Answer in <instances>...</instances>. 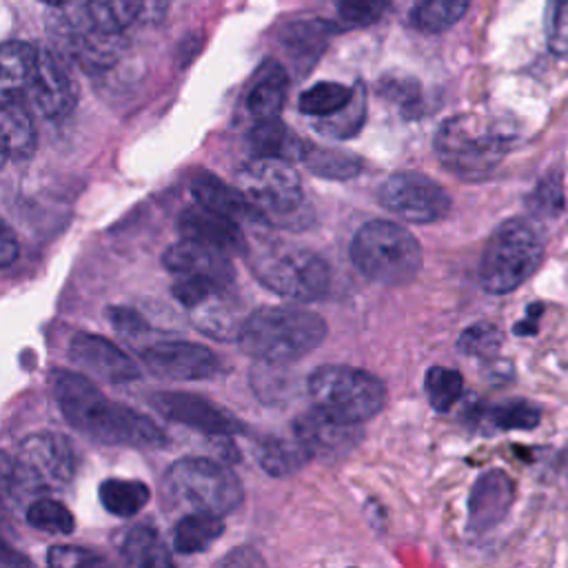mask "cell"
<instances>
[{
    "label": "cell",
    "instance_id": "30",
    "mask_svg": "<svg viewBox=\"0 0 568 568\" xmlns=\"http://www.w3.org/2000/svg\"><path fill=\"white\" fill-rule=\"evenodd\" d=\"M98 497L111 515L131 517L146 506L151 490L138 479H104L98 488Z\"/></svg>",
    "mask_w": 568,
    "mask_h": 568
},
{
    "label": "cell",
    "instance_id": "27",
    "mask_svg": "<svg viewBox=\"0 0 568 568\" xmlns=\"http://www.w3.org/2000/svg\"><path fill=\"white\" fill-rule=\"evenodd\" d=\"M224 532L222 515L186 513L173 530V548L180 555L204 552Z\"/></svg>",
    "mask_w": 568,
    "mask_h": 568
},
{
    "label": "cell",
    "instance_id": "15",
    "mask_svg": "<svg viewBox=\"0 0 568 568\" xmlns=\"http://www.w3.org/2000/svg\"><path fill=\"white\" fill-rule=\"evenodd\" d=\"M69 359L84 375L109 384H124L140 377L138 364L102 335L75 333L69 342Z\"/></svg>",
    "mask_w": 568,
    "mask_h": 568
},
{
    "label": "cell",
    "instance_id": "1",
    "mask_svg": "<svg viewBox=\"0 0 568 568\" xmlns=\"http://www.w3.org/2000/svg\"><path fill=\"white\" fill-rule=\"evenodd\" d=\"M49 386L64 419L87 437L131 448H158L166 442L151 417L104 397L87 375L53 368Z\"/></svg>",
    "mask_w": 568,
    "mask_h": 568
},
{
    "label": "cell",
    "instance_id": "47",
    "mask_svg": "<svg viewBox=\"0 0 568 568\" xmlns=\"http://www.w3.org/2000/svg\"><path fill=\"white\" fill-rule=\"evenodd\" d=\"M113 328L118 333H122L124 337L129 339H135L138 335H144L149 331V324L144 322V317L140 313H135L133 308H126V306H111L106 311Z\"/></svg>",
    "mask_w": 568,
    "mask_h": 568
},
{
    "label": "cell",
    "instance_id": "26",
    "mask_svg": "<svg viewBox=\"0 0 568 568\" xmlns=\"http://www.w3.org/2000/svg\"><path fill=\"white\" fill-rule=\"evenodd\" d=\"M120 557L129 566H171L173 559L151 526H131L120 537Z\"/></svg>",
    "mask_w": 568,
    "mask_h": 568
},
{
    "label": "cell",
    "instance_id": "49",
    "mask_svg": "<svg viewBox=\"0 0 568 568\" xmlns=\"http://www.w3.org/2000/svg\"><path fill=\"white\" fill-rule=\"evenodd\" d=\"M16 257H18V240H16L13 231L4 224L2 233H0V264L7 268L13 264Z\"/></svg>",
    "mask_w": 568,
    "mask_h": 568
},
{
    "label": "cell",
    "instance_id": "36",
    "mask_svg": "<svg viewBox=\"0 0 568 568\" xmlns=\"http://www.w3.org/2000/svg\"><path fill=\"white\" fill-rule=\"evenodd\" d=\"M424 388H426L428 404H430L437 413H446V410H450L453 404L462 397L464 377H462V373L455 371V368L433 366V368H428V373H426Z\"/></svg>",
    "mask_w": 568,
    "mask_h": 568
},
{
    "label": "cell",
    "instance_id": "7",
    "mask_svg": "<svg viewBox=\"0 0 568 568\" xmlns=\"http://www.w3.org/2000/svg\"><path fill=\"white\" fill-rule=\"evenodd\" d=\"M308 395L315 408L344 424H362L386 404V386L364 368L326 364L311 373Z\"/></svg>",
    "mask_w": 568,
    "mask_h": 568
},
{
    "label": "cell",
    "instance_id": "41",
    "mask_svg": "<svg viewBox=\"0 0 568 568\" xmlns=\"http://www.w3.org/2000/svg\"><path fill=\"white\" fill-rule=\"evenodd\" d=\"M504 344V333L490 324V322H477L470 324L468 328L462 331L457 339V348L466 357H477V359H490L499 353Z\"/></svg>",
    "mask_w": 568,
    "mask_h": 568
},
{
    "label": "cell",
    "instance_id": "14",
    "mask_svg": "<svg viewBox=\"0 0 568 568\" xmlns=\"http://www.w3.org/2000/svg\"><path fill=\"white\" fill-rule=\"evenodd\" d=\"M151 406L169 422H178L211 437L244 433V424L235 415L226 413L224 408L200 395L158 393L151 397Z\"/></svg>",
    "mask_w": 568,
    "mask_h": 568
},
{
    "label": "cell",
    "instance_id": "12",
    "mask_svg": "<svg viewBox=\"0 0 568 568\" xmlns=\"http://www.w3.org/2000/svg\"><path fill=\"white\" fill-rule=\"evenodd\" d=\"M55 38L64 53L91 73L115 64L124 49L122 33L100 29L82 7L73 18H55Z\"/></svg>",
    "mask_w": 568,
    "mask_h": 568
},
{
    "label": "cell",
    "instance_id": "35",
    "mask_svg": "<svg viewBox=\"0 0 568 568\" xmlns=\"http://www.w3.org/2000/svg\"><path fill=\"white\" fill-rule=\"evenodd\" d=\"M470 0H422L413 13V22L428 33L450 29L466 13Z\"/></svg>",
    "mask_w": 568,
    "mask_h": 568
},
{
    "label": "cell",
    "instance_id": "11",
    "mask_svg": "<svg viewBox=\"0 0 568 568\" xmlns=\"http://www.w3.org/2000/svg\"><path fill=\"white\" fill-rule=\"evenodd\" d=\"M379 204L410 224H430L450 211V195L419 171L388 175L377 189Z\"/></svg>",
    "mask_w": 568,
    "mask_h": 568
},
{
    "label": "cell",
    "instance_id": "45",
    "mask_svg": "<svg viewBox=\"0 0 568 568\" xmlns=\"http://www.w3.org/2000/svg\"><path fill=\"white\" fill-rule=\"evenodd\" d=\"M47 564L58 568H73V566H95L102 564V557L78 546H51L47 552Z\"/></svg>",
    "mask_w": 568,
    "mask_h": 568
},
{
    "label": "cell",
    "instance_id": "44",
    "mask_svg": "<svg viewBox=\"0 0 568 568\" xmlns=\"http://www.w3.org/2000/svg\"><path fill=\"white\" fill-rule=\"evenodd\" d=\"M337 16L348 27H368L388 9V0H335Z\"/></svg>",
    "mask_w": 568,
    "mask_h": 568
},
{
    "label": "cell",
    "instance_id": "6",
    "mask_svg": "<svg viewBox=\"0 0 568 568\" xmlns=\"http://www.w3.org/2000/svg\"><path fill=\"white\" fill-rule=\"evenodd\" d=\"M422 246L402 224L371 220L351 242V260L371 282L384 286L408 284L422 268Z\"/></svg>",
    "mask_w": 568,
    "mask_h": 568
},
{
    "label": "cell",
    "instance_id": "16",
    "mask_svg": "<svg viewBox=\"0 0 568 568\" xmlns=\"http://www.w3.org/2000/svg\"><path fill=\"white\" fill-rule=\"evenodd\" d=\"M31 104L47 120L67 118L78 102V87L64 64L49 51H40L36 69L24 89Z\"/></svg>",
    "mask_w": 568,
    "mask_h": 568
},
{
    "label": "cell",
    "instance_id": "40",
    "mask_svg": "<svg viewBox=\"0 0 568 568\" xmlns=\"http://www.w3.org/2000/svg\"><path fill=\"white\" fill-rule=\"evenodd\" d=\"M288 364H268V362H257L251 375L253 390L264 399V402H282L288 399L295 382L286 371Z\"/></svg>",
    "mask_w": 568,
    "mask_h": 568
},
{
    "label": "cell",
    "instance_id": "20",
    "mask_svg": "<svg viewBox=\"0 0 568 568\" xmlns=\"http://www.w3.org/2000/svg\"><path fill=\"white\" fill-rule=\"evenodd\" d=\"M178 231L182 233V237L204 242L229 255L246 253V237L240 229V222L200 202L182 209V213L178 215Z\"/></svg>",
    "mask_w": 568,
    "mask_h": 568
},
{
    "label": "cell",
    "instance_id": "32",
    "mask_svg": "<svg viewBox=\"0 0 568 568\" xmlns=\"http://www.w3.org/2000/svg\"><path fill=\"white\" fill-rule=\"evenodd\" d=\"M80 7L100 29L124 33V29L142 16L144 0H82Z\"/></svg>",
    "mask_w": 568,
    "mask_h": 568
},
{
    "label": "cell",
    "instance_id": "39",
    "mask_svg": "<svg viewBox=\"0 0 568 568\" xmlns=\"http://www.w3.org/2000/svg\"><path fill=\"white\" fill-rule=\"evenodd\" d=\"M532 217H557L564 211V182L559 171H548L526 197Z\"/></svg>",
    "mask_w": 568,
    "mask_h": 568
},
{
    "label": "cell",
    "instance_id": "29",
    "mask_svg": "<svg viewBox=\"0 0 568 568\" xmlns=\"http://www.w3.org/2000/svg\"><path fill=\"white\" fill-rule=\"evenodd\" d=\"M255 457L260 462V466L273 475V477H288L293 473H297L308 457V453L304 450V446L293 437V442L284 439V437H262L255 446Z\"/></svg>",
    "mask_w": 568,
    "mask_h": 568
},
{
    "label": "cell",
    "instance_id": "34",
    "mask_svg": "<svg viewBox=\"0 0 568 568\" xmlns=\"http://www.w3.org/2000/svg\"><path fill=\"white\" fill-rule=\"evenodd\" d=\"M486 419L497 430H532L541 419V410L537 404L515 397L493 404Z\"/></svg>",
    "mask_w": 568,
    "mask_h": 568
},
{
    "label": "cell",
    "instance_id": "31",
    "mask_svg": "<svg viewBox=\"0 0 568 568\" xmlns=\"http://www.w3.org/2000/svg\"><path fill=\"white\" fill-rule=\"evenodd\" d=\"M302 164L324 180H348L362 171V160L355 153L313 144H308Z\"/></svg>",
    "mask_w": 568,
    "mask_h": 568
},
{
    "label": "cell",
    "instance_id": "38",
    "mask_svg": "<svg viewBox=\"0 0 568 568\" xmlns=\"http://www.w3.org/2000/svg\"><path fill=\"white\" fill-rule=\"evenodd\" d=\"M364 115H366V100H364V91L357 89L344 109H339L337 113H333L328 118H320L315 129L328 138L346 140V138H353L362 129Z\"/></svg>",
    "mask_w": 568,
    "mask_h": 568
},
{
    "label": "cell",
    "instance_id": "37",
    "mask_svg": "<svg viewBox=\"0 0 568 568\" xmlns=\"http://www.w3.org/2000/svg\"><path fill=\"white\" fill-rule=\"evenodd\" d=\"M27 521L29 526L51 535H71L75 528V519L71 510L62 501L51 497L33 499L27 508Z\"/></svg>",
    "mask_w": 568,
    "mask_h": 568
},
{
    "label": "cell",
    "instance_id": "18",
    "mask_svg": "<svg viewBox=\"0 0 568 568\" xmlns=\"http://www.w3.org/2000/svg\"><path fill=\"white\" fill-rule=\"evenodd\" d=\"M162 264L173 277H200L222 286H233L235 280V266L229 253L191 237L171 244L162 255Z\"/></svg>",
    "mask_w": 568,
    "mask_h": 568
},
{
    "label": "cell",
    "instance_id": "33",
    "mask_svg": "<svg viewBox=\"0 0 568 568\" xmlns=\"http://www.w3.org/2000/svg\"><path fill=\"white\" fill-rule=\"evenodd\" d=\"M353 89L339 82H317L313 87H308L302 95H300V111L304 115H315V118H328L333 113H337L339 109H344L351 98H353Z\"/></svg>",
    "mask_w": 568,
    "mask_h": 568
},
{
    "label": "cell",
    "instance_id": "5",
    "mask_svg": "<svg viewBox=\"0 0 568 568\" xmlns=\"http://www.w3.org/2000/svg\"><path fill=\"white\" fill-rule=\"evenodd\" d=\"M544 260V237L530 217H510L488 237L479 260V284L486 293L506 295L519 288Z\"/></svg>",
    "mask_w": 568,
    "mask_h": 568
},
{
    "label": "cell",
    "instance_id": "50",
    "mask_svg": "<svg viewBox=\"0 0 568 568\" xmlns=\"http://www.w3.org/2000/svg\"><path fill=\"white\" fill-rule=\"evenodd\" d=\"M40 2H44V4L51 7V9H64V7H69L73 0H40Z\"/></svg>",
    "mask_w": 568,
    "mask_h": 568
},
{
    "label": "cell",
    "instance_id": "28",
    "mask_svg": "<svg viewBox=\"0 0 568 568\" xmlns=\"http://www.w3.org/2000/svg\"><path fill=\"white\" fill-rule=\"evenodd\" d=\"M40 49L29 42L9 40L0 53V89L2 93H22L36 69Z\"/></svg>",
    "mask_w": 568,
    "mask_h": 568
},
{
    "label": "cell",
    "instance_id": "23",
    "mask_svg": "<svg viewBox=\"0 0 568 568\" xmlns=\"http://www.w3.org/2000/svg\"><path fill=\"white\" fill-rule=\"evenodd\" d=\"M286 91H288V78L284 67L275 60H264L260 69L253 73V80L246 93L248 115L255 122L280 118V111L286 102Z\"/></svg>",
    "mask_w": 568,
    "mask_h": 568
},
{
    "label": "cell",
    "instance_id": "13",
    "mask_svg": "<svg viewBox=\"0 0 568 568\" xmlns=\"http://www.w3.org/2000/svg\"><path fill=\"white\" fill-rule=\"evenodd\" d=\"M142 359L155 377L171 382L213 379L222 371V362L211 348L184 339L153 342L142 351Z\"/></svg>",
    "mask_w": 568,
    "mask_h": 568
},
{
    "label": "cell",
    "instance_id": "48",
    "mask_svg": "<svg viewBox=\"0 0 568 568\" xmlns=\"http://www.w3.org/2000/svg\"><path fill=\"white\" fill-rule=\"evenodd\" d=\"M541 313H544V304H541V302L528 304L526 317L513 326V333H515V335H537Z\"/></svg>",
    "mask_w": 568,
    "mask_h": 568
},
{
    "label": "cell",
    "instance_id": "25",
    "mask_svg": "<svg viewBox=\"0 0 568 568\" xmlns=\"http://www.w3.org/2000/svg\"><path fill=\"white\" fill-rule=\"evenodd\" d=\"M311 142L300 138L288 129L280 118L257 120L248 133V146L260 158H280V160H300L304 158Z\"/></svg>",
    "mask_w": 568,
    "mask_h": 568
},
{
    "label": "cell",
    "instance_id": "43",
    "mask_svg": "<svg viewBox=\"0 0 568 568\" xmlns=\"http://www.w3.org/2000/svg\"><path fill=\"white\" fill-rule=\"evenodd\" d=\"M546 40L555 55L568 58V0H548Z\"/></svg>",
    "mask_w": 568,
    "mask_h": 568
},
{
    "label": "cell",
    "instance_id": "46",
    "mask_svg": "<svg viewBox=\"0 0 568 568\" xmlns=\"http://www.w3.org/2000/svg\"><path fill=\"white\" fill-rule=\"evenodd\" d=\"M379 91L393 100V102H399L404 109H410L419 102V87L413 78H384L382 84H379Z\"/></svg>",
    "mask_w": 568,
    "mask_h": 568
},
{
    "label": "cell",
    "instance_id": "24",
    "mask_svg": "<svg viewBox=\"0 0 568 568\" xmlns=\"http://www.w3.org/2000/svg\"><path fill=\"white\" fill-rule=\"evenodd\" d=\"M4 160H27L36 151V129L20 93H2L0 109Z\"/></svg>",
    "mask_w": 568,
    "mask_h": 568
},
{
    "label": "cell",
    "instance_id": "51",
    "mask_svg": "<svg viewBox=\"0 0 568 568\" xmlns=\"http://www.w3.org/2000/svg\"><path fill=\"white\" fill-rule=\"evenodd\" d=\"M557 462H559V466H561V468H566V470H568V448H566V453L561 455V459H557Z\"/></svg>",
    "mask_w": 568,
    "mask_h": 568
},
{
    "label": "cell",
    "instance_id": "19",
    "mask_svg": "<svg viewBox=\"0 0 568 568\" xmlns=\"http://www.w3.org/2000/svg\"><path fill=\"white\" fill-rule=\"evenodd\" d=\"M515 501L513 479L499 470H484L468 495V530L484 535L504 521Z\"/></svg>",
    "mask_w": 568,
    "mask_h": 568
},
{
    "label": "cell",
    "instance_id": "21",
    "mask_svg": "<svg viewBox=\"0 0 568 568\" xmlns=\"http://www.w3.org/2000/svg\"><path fill=\"white\" fill-rule=\"evenodd\" d=\"M193 326L222 342H237L248 313H244L240 300L231 295V286L215 291L204 302L189 311Z\"/></svg>",
    "mask_w": 568,
    "mask_h": 568
},
{
    "label": "cell",
    "instance_id": "17",
    "mask_svg": "<svg viewBox=\"0 0 568 568\" xmlns=\"http://www.w3.org/2000/svg\"><path fill=\"white\" fill-rule=\"evenodd\" d=\"M357 426L359 424H344L333 419L313 406V410L295 417L293 437L304 446L308 457L339 459L359 444L362 430Z\"/></svg>",
    "mask_w": 568,
    "mask_h": 568
},
{
    "label": "cell",
    "instance_id": "2",
    "mask_svg": "<svg viewBox=\"0 0 568 568\" xmlns=\"http://www.w3.org/2000/svg\"><path fill=\"white\" fill-rule=\"evenodd\" d=\"M322 315L291 304L260 306L248 313L240 333V348L255 362L293 364L315 351L326 337Z\"/></svg>",
    "mask_w": 568,
    "mask_h": 568
},
{
    "label": "cell",
    "instance_id": "8",
    "mask_svg": "<svg viewBox=\"0 0 568 568\" xmlns=\"http://www.w3.org/2000/svg\"><path fill=\"white\" fill-rule=\"evenodd\" d=\"M164 495L189 513L226 515L242 504L244 488L224 464L209 457H184L166 470Z\"/></svg>",
    "mask_w": 568,
    "mask_h": 568
},
{
    "label": "cell",
    "instance_id": "4",
    "mask_svg": "<svg viewBox=\"0 0 568 568\" xmlns=\"http://www.w3.org/2000/svg\"><path fill=\"white\" fill-rule=\"evenodd\" d=\"M237 186L271 226L304 229L313 222L302 180L288 160L257 155L237 171Z\"/></svg>",
    "mask_w": 568,
    "mask_h": 568
},
{
    "label": "cell",
    "instance_id": "9",
    "mask_svg": "<svg viewBox=\"0 0 568 568\" xmlns=\"http://www.w3.org/2000/svg\"><path fill=\"white\" fill-rule=\"evenodd\" d=\"M251 271L262 286L295 302L320 300L331 286L326 260L304 246L268 244L251 255Z\"/></svg>",
    "mask_w": 568,
    "mask_h": 568
},
{
    "label": "cell",
    "instance_id": "10",
    "mask_svg": "<svg viewBox=\"0 0 568 568\" xmlns=\"http://www.w3.org/2000/svg\"><path fill=\"white\" fill-rule=\"evenodd\" d=\"M75 475V450L60 433H33L13 455L11 481L22 495L64 490Z\"/></svg>",
    "mask_w": 568,
    "mask_h": 568
},
{
    "label": "cell",
    "instance_id": "3",
    "mask_svg": "<svg viewBox=\"0 0 568 568\" xmlns=\"http://www.w3.org/2000/svg\"><path fill=\"white\" fill-rule=\"evenodd\" d=\"M513 140V133L481 115L457 113L439 124L433 149L442 166L457 178L484 180L501 164Z\"/></svg>",
    "mask_w": 568,
    "mask_h": 568
},
{
    "label": "cell",
    "instance_id": "42",
    "mask_svg": "<svg viewBox=\"0 0 568 568\" xmlns=\"http://www.w3.org/2000/svg\"><path fill=\"white\" fill-rule=\"evenodd\" d=\"M328 24L322 22H302L288 29V49L293 51L295 58H317L326 44L328 38Z\"/></svg>",
    "mask_w": 568,
    "mask_h": 568
},
{
    "label": "cell",
    "instance_id": "22",
    "mask_svg": "<svg viewBox=\"0 0 568 568\" xmlns=\"http://www.w3.org/2000/svg\"><path fill=\"white\" fill-rule=\"evenodd\" d=\"M191 193L195 202L224 213L237 222H262L260 213L246 200L242 189L226 184L222 178L209 171H195L191 178Z\"/></svg>",
    "mask_w": 568,
    "mask_h": 568
}]
</instances>
